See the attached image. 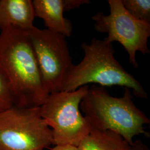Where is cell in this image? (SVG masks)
I'll return each instance as SVG.
<instances>
[{"label": "cell", "instance_id": "cell-1", "mask_svg": "<svg viewBox=\"0 0 150 150\" xmlns=\"http://www.w3.org/2000/svg\"><path fill=\"white\" fill-rule=\"evenodd\" d=\"M0 73L10 91L14 106L40 107L50 95L27 32L12 27L1 31Z\"/></svg>", "mask_w": 150, "mask_h": 150}, {"label": "cell", "instance_id": "cell-2", "mask_svg": "<svg viewBox=\"0 0 150 150\" xmlns=\"http://www.w3.org/2000/svg\"><path fill=\"white\" fill-rule=\"evenodd\" d=\"M80 108L92 129L113 131L131 145L135 136L149 135L145 129L150 119L135 105L128 88H124L121 97H115L102 86L89 87Z\"/></svg>", "mask_w": 150, "mask_h": 150}, {"label": "cell", "instance_id": "cell-3", "mask_svg": "<svg viewBox=\"0 0 150 150\" xmlns=\"http://www.w3.org/2000/svg\"><path fill=\"white\" fill-rule=\"evenodd\" d=\"M84 56L74 65L61 91H74L88 83L102 87L119 86L131 89L138 98L148 99L143 86L115 59V50L105 39L93 38L90 43L81 45Z\"/></svg>", "mask_w": 150, "mask_h": 150}, {"label": "cell", "instance_id": "cell-4", "mask_svg": "<svg viewBox=\"0 0 150 150\" xmlns=\"http://www.w3.org/2000/svg\"><path fill=\"white\" fill-rule=\"evenodd\" d=\"M88 89L86 85L75 91L51 93L40 107L41 116L52 130L54 146L77 147L90 134L91 125L80 108Z\"/></svg>", "mask_w": 150, "mask_h": 150}, {"label": "cell", "instance_id": "cell-5", "mask_svg": "<svg viewBox=\"0 0 150 150\" xmlns=\"http://www.w3.org/2000/svg\"><path fill=\"white\" fill-rule=\"evenodd\" d=\"M52 145V130L40 107L13 106L0 112V150H45Z\"/></svg>", "mask_w": 150, "mask_h": 150}, {"label": "cell", "instance_id": "cell-6", "mask_svg": "<svg viewBox=\"0 0 150 150\" xmlns=\"http://www.w3.org/2000/svg\"><path fill=\"white\" fill-rule=\"evenodd\" d=\"M110 14L98 12L92 17L94 28L97 32L107 33V42L117 41L129 54V63L137 68L136 52L150 54L148 40L150 23L139 21L131 16L124 8L122 0H108Z\"/></svg>", "mask_w": 150, "mask_h": 150}, {"label": "cell", "instance_id": "cell-7", "mask_svg": "<svg viewBox=\"0 0 150 150\" xmlns=\"http://www.w3.org/2000/svg\"><path fill=\"white\" fill-rule=\"evenodd\" d=\"M27 33L48 93L61 91L74 65L65 37L35 26Z\"/></svg>", "mask_w": 150, "mask_h": 150}, {"label": "cell", "instance_id": "cell-8", "mask_svg": "<svg viewBox=\"0 0 150 150\" xmlns=\"http://www.w3.org/2000/svg\"><path fill=\"white\" fill-rule=\"evenodd\" d=\"M35 17L32 1L0 0V28L12 27L28 32Z\"/></svg>", "mask_w": 150, "mask_h": 150}, {"label": "cell", "instance_id": "cell-9", "mask_svg": "<svg viewBox=\"0 0 150 150\" xmlns=\"http://www.w3.org/2000/svg\"><path fill=\"white\" fill-rule=\"evenodd\" d=\"M35 17L42 19L49 30L70 37L73 27L70 20L64 16L62 0L32 1Z\"/></svg>", "mask_w": 150, "mask_h": 150}, {"label": "cell", "instance_id": "cell-10", "mask_svg": "<svg viewBox=\"0 0 150 150\" xmlns=\"http://www.w3.org/2000/svg\"><path fill=\"white\" fill-rule=\"evenodd\" d=\"M132 145L111 131L92 129L78 145V150H131Z\"/></svg>", "mask_w": 150, "mask_h": 150}, {"label": "cell", "instance_id": "cell-11", "mask_svg": "<svg viewBox=\"0 0 150 150\" xmlns=\"http://www.w3.org/2000/svg\"><path fill=\"white\" fill-rule=\"evenodd\" d=\"M124 8L136 19L150 23V0H122Z\"/></svg>", "mask_w": 150, "mask_h": 150}, {"label": "cell", "instance_id": "cell-12", "mask_svg": "<svg viewBox=\"0 0 150 150\" xmlns=\"http://www.w3.org/2000/svg\"><path fill=\"white\" fill-rule=\"evenodd\" d=\"M14 106L13 100L10 91L0 73V112Z\"/></svg>", "mask_w": 150, "mask_h": 150}, {"label": "cell", "instance_id": "cell-13", "mask_svg": "<svg viewBox=\"0 0 150 150\" xmlns=\"http://www.w3.org/2000/svg\"><path fill=\"white\" fill-rule=\"evenodd\" d=\"M90 3V1L88 0H62L64 12L71 11Z\"/></svg>", "mask_w": 150, "mask_h": 150}, {"label": "cell", "instance_id": "cell-14", "mask_svg": "<svg viewBox=\"0 0 150 150\" xmlns=\"http://www.w3.org/2000/svg\"><path fill=\"white\" fill-rule=\"evenodd\" d=\"M131 150H150L148 146L141 141L137 140L134 142L131 146Z\"/></svg>", "mask_w": 150, "mask_h": 150}, {"label": "cell", "instance_id": "cell-15", "mask_svg": "<svg viewBox=\"0 0 150 150\" xmlns=\"http://www.w3.org/2000/svg\"><path fill=\"white\" fill-rule=\"evenodd\" d=\"M51 150H78L77 147L71 145H56L54 146Z\"/></svg>", "mask_w": 150, "mask_h": 150}]
</instances>
